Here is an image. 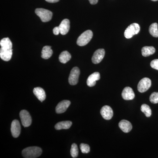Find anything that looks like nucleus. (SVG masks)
<instances>
[{"label":"nucleus","mask_w":158,"mask_h":158,"mask_svg":"<svg viewBox=\"0 0 158 158\" xmlns=\"http://www.w3.org/2000/svg\"><path fill=\"white\" fill-rule=\"evenodd\" d=\"M42 150L38 147H30L23 150L22 156L25 158H36L38 157L42 154Z\"/></svg>","instance_id":"f257e3e1"},{"label":"nucleus","mask_w":158,"mask_h":158,"mask_svg":"<svg viewBox=\"0 0 158 158\" xmlns=\"http://www.w3.org/2000/svg\"><path fill=\"white\" fill-rule=\"evenodd\" d=\"M93 33L90 30H88L82 33L77 40V43L80 46L87 45L93 37Z\"/></svg>","instance_id":"f03ea898"},{"label":"nucleus","mask_w":158,"mask_h":158,"mask_svg":"<svg viewBox=\"0 0 158 158\" xmlns=\"http://www.w3.org/2000/svg\"><path fill=\"white\" fill-rule=\"evenodd\" d=\"M35 13L40 18L43 22H48L52 19V11L47 9H37L35 10Z\"/></svg>","instance_id":"7ed1b4c3"},{"label":"nucleus","mask_w":158,"mask_h":158,"mask_svg":"<svg viewBox=\"0 0 158 158\" xmlns=\"http://www.w3.org/2000/svg\"><path fill=\"white\" fill-rule=\"evenodd\" d=\"M140 31L139 25L136 23H134L130 25L124 32V36L127 39H130L133 36L139 33Z\"/></svg>","instance_id":"20e7f679"},{"label":"nucleus","mask_w":158,"mask_h":158,"mask_svg":"<svg viewBox=\"0 0 158 158\" xmlns=\"http://www.w3.org/2000/svg\"><path fill=\"white\" fill-rule=\"evenodd\" d=\"M19 116L23 126L27 127L31 126L32 118L30 113L26 110H22L19 113Z\"/></svg>","instance_id":"39448f33"},{"label":"nucleus","mask_w":158,"mask_h":158,"mask_svg":"<svg viewBox=\"0 0 158 158\" xmlns=\"http://www.w3.org/2000/svg\"><path fill=\"white\" fill-rule=\"evenodd\" d=\"M152 82L148 78H144L139 81L138 85V90L140 93H144L149 89L151 86Z\"/></svg>","instance_id":"423d86ee"},{"label":"nucleus","mask_w":158,"mask_h":158,"mask_svg":"<svg viewBox=\"0 0 158 158\" xmlns=\"http://www.w3.org/2000/svg\"><path fill=\"white\" fill-rule=\"evenodd\" d=\"M80 74V70L77 67H75L72 69L69 77V83L70 85H75L77 84Z\"/></svg>","instance_id":"0eeeda50"},{"label":"nucleus","mask_w":158,"mask_h":158,"mask_svg":"<svg viewBox=\"0 0 158 158\" xmlns=\"http://www.w3.org/2000/svg\"><path fill=\"white\" fill-rule=\"evenodd\" d=\"M105 55L104 49H99L94 52L92 58V62L94 64H98L101 62Z\"/></svg>","instance_id":"6e6552de"},{"label":"nucleus","mask_w":158,"mask_h":158,"mask_svg":"<svg viewBox=\"0 0 158 158\" xmlns=\"http://www.w3.org/2000/svg\"><path fill=\"white\" fill-rule=\"evenodd\" d=\"M12 56V49L1 47L0 49V57L5 61H9Z\"/></svg>","instance_id":"1a4fd4ad"},{"label":"nucleus","mask_w":158,"mask_h":158,"mask_svg":"<svg viewBox=\"0 0 158 158\" xmlns=\"http://www.w3.org/2000/svg\"><path fill=\"white\" fill-rule=\"evenodd\" d=\"M11 131L12 135L14 138H17L19 136L21 132V126L18 120L15 119L12 122Z\"/></svg>","instance_id":"9d476101"},{"label":"nucleus","mask_w":158,"mask_h":158,"mask_svg":"<svg viewBox=\"0 0 158 158\" xmlns=\"http://www.w3.org/2000/svg\"><path fill=\"white\" fill-rule=\"evenodd\" d=\"M100 113L103 118L106 120L111 119L113 115V110L108 106H104L101 110Z\"/></svg>","instance_id":"9b49d317"},{"label":"nucleus","mask_w":158,"mask_h":158,"mask_svg":"<svg viewBox=\"0 0 158 158\" xmlns=\"http://www.w3.org/2000/svg\"><path fill=\"white\" fill-rule=\"evenodd\" d=\"M70 104V102L69 100H63L60 102L56 107V112L58 114L64 113L69 106Z\"/></svg>","instance_id":"f8f14e48"},{"label":"nucleus","mask_w":158,"mask_h":158,"mask_svg":"<svg viewBox=\"0 0 158 158\" xmlns=\"http://www.w3.org/2000/svg\"><path fill=\"white\" fill-rule=\"evenodd\" d=\"M122 96L125 100H131L135 98V94L131 88L127 87L123 90Z\"/></svg>","instance_id":"ddd939ff"},{"label":"nucleus","mask_w":158,"mask_h":158,"mask_svg":"<svg viewBox=\"0 0 158 158\" xmlns=\"http://www.w3.org/2000/svg\"><path fill=\"white\" fill-rule=\"evenodd\" d=\"M60 34L65 35L68 33L70 28V22L68 19H65L62 21L59 27Z\"/></svg>","instance_id":"4468645a"},{"label":"nucleus","mask_w":158,"mask_h":158,"mask_svg":"<svg viewBox=\"0 0 158 158\" xmlns=\"http://www.w3.org/2000/svg\"><path fill=\"white\" fill-rule=\"evenodd\" d=\"M100 79V74L98 72H94L88 77L87 81V84L90 87L95 86L97 81Z\"/></svg>","instance_id":"2eb2a0df"},{"label":"nucleus","mask_w":158,"mask_h":158,"mask_svg":"<svg viewBox=\"0 0 158 158\" xmlns=\"http://www.w3.org/2000/svg\"><path fill=\"white\" fill-rule=\"evenodd\" d=\"M118 127L124 133H128L132 129V125L129 121L126 120H122L118 123Z\"/></svg>","instance_id":"dca6fc26"},{"label":"nucleus","mask_w":158,"mask_h":158,"mask_svg":"<svg viewBox=\"0 0 158 158\" xmlns=\"http://www.w3.org/2000/svg\"><path fill=\"white\" fill-rule=\"evenodd\" d=\"M33 93L41 102L45 99L46 96L45 91L43 88L40 87L35 88L33 90Z\"/></svg>","instance_id":"f3484780"},{"label":"nucleus","mask_w":158,"mask_h":158,"mask_svg":"<svg viewBox=\"0 0 158 158\" xmlns=\"http://www.w3.org/2000/svg\"><path fill=\"white\" fill-rule=\"evenodd\" d=\"M53 54V51L51 49V46H45L44 47L41 52V57L43 59H49Z\"/></svg>","instance_id":"a211bd4d"},{"label":"nucleus","mask_w":158,"mask_h":158,"mask_svg":"<svg viewBox=\"0 0 158 158\" xmlns=\"http://www.w3.org/2000/svg\"><path fill=\"white\" fill-rule=\"evenodd\" d=\"M72 125V122L70 121H64L58 123L55 125L56 130L68 129Z\"/></svg>","instance_id":"6ab92c4d"},{"label":"nucleus","mask_w":158,"mask_h":158,"mask_svg":"<svg viewBox=\"0 0 158 158\" xmlns=\"http://www.w3.org/2000/svg\"><path fill=\"white\" fill-rule=\"evenodd\" d=\"M155 52V48L152 46L144 47L141 49L142 55L144 57L149 56L154 54Z\"/></svg>","instance_id":"aec40b11"},{"label":"nucleus","mask_w":158,"mask_h":158,"mask_svg":"<svg viewBox=\"0 0 158 158\" xmlns=\"http://www.w3.org/2000/svg\"><path fill=\"white\" fill-rule=\"evenodd\" d=\"M71 58V56L68 52L63 51L59 55V60L61 63L65 64L70 60Z\"/></svg>","instance_id":"412c9836"},{"label":"nucleus","mask_w":158,"mask_h":158,"mask_svg":"<svg viewBox=\"0 0 158 158\" xmlns=\"http://www.w3.org/2000/svg\"><path fill=\"white\" fill-rule=\"evenodd\" d=\"M149 32L153 37H158V24L157 23H153L149 27Z\"/></svg>","instance_id":"4be33fe9"},{"label":"nucleus","mask_w":158,"mask_h":158,"mask_svg":"<svg viewBox=\"0 0 158 158\" xmlns=\"http://www.w3.org/2000/svg\"><path fill=\"white\" fill-rule=\"evenodd\" d=\"M141 112L145 114V116L147 117H150L152 114V111L148 105L143 104L141 106Z\"/></svg>","instance_id":"5701e85b"},{"label":"nucleus","mask_w":158,"mask_h":158,"mask_svg":"<svg viewBox=\"0 0 158 158\" xmlns=\"http://www.w3.org/2000/svg\"><path fill=\"white\" fill-rule=\"evenodd\" d=\"M70 154L72 157L74 158H77L78 156V148L77 145L75 143H73L72 144Z\"/></svg>","instance_id":"b1692460"},{"label":"nucleus","mask_w":158,"mask_h":158,"mask_svg":"<svg viewBox=\"0 0 158 158\" xmlns=\"http://www.w3.org/2000/svg\"><path fill=\"white\" fill-rule=\"evenodd\" d=\"M80 148L83 153H88L90 152V146L88 144L82 143L80 145Z\"/></svg>","instance_id":"393cba45"},{"label":"nucleus","mask_w":158,"mask_h":158,"mask_svg":"<svg viewBox=\"0 0 158 158\" xmlns=\"http://www.w3.org/2000/svg\"><path fill=\"white\" fill-rule=\"evenodd\" d=\"M150 101L152 103L157 104L158 103V92H153L152 94L149 98Z\"/></svg>","instance_id":"a878e982"},{"label":"nucleus","mask_w":158,"mask_h":158,"mask_svg":"<svg viewBox=\"0 0 158 158\" xmlns=\"http://www.w3.org/2000/svg\"><path fill=\"white\" fill-rule=\"evenodd\" d=\"M150 65L152 68L158 70V59L152 60L151 62Z\"/></svg>","instance_id":"bb28decb"},{"label":"nucleus","mask_w":158,"mask_h":158,"mask_svg":"<svg viewBox=\"0 0 158 158\" xmlns=\"http://www.w3.org/2000/svg\"><path fill=\"white\" fill-rule=\"evenodd\" d=\"M53 34H55V35H59V33H60L59 27H56L54 28L53 30Z\"/></svg>","instance_id":"cd10ccee"},{"label":"nucleus","mask_w":158,"mask_h":158,"mask_svg":"<svg viewBox=\"0 0 158 158\" xmlns=\"http://www.w3.org/2000/svg\"><path fill=\"white\" fill-rule=\"evenodd\" d=\"M89 1L91 5H95L98 2V0H89Z\"/></svg>","instance_id":"c85d7f7f"},{"label":"nucleus","mask_w":158,"mask_h":158,"mask_svg":"<svg viewBox=\"0 0 158 158\" xmlns=\"http://www.w3.org/2000/svg\"><path fill=\"white\" fill-rule=\"evenodd\" d=\"M47 2L49 3H56L57 2H59V0H45Z\"/></svg>","instance_id":"c756f323"},{"label":"nucleus","mask_w":158,"mask_h":158,"mask_svg":"<svg viewBox=\"0 0 158 158\" xmlns=\"http://www.w3.org/2000/svg\"><path fill=\"white\" fill-rule=\"evenodd\" d=\"M151 1H154V2H156V1H157L158 0H151Z\"/></svg>","instance_id":"7c9ffc66"}]
</instances>
